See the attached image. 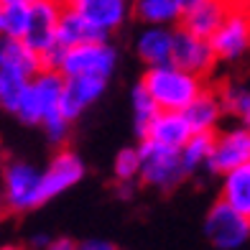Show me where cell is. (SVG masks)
<instances>
[{
  "label": "cell",
  "instance_id": "cell-1",
  "mask_svg": "<svg viewBox=\"0 0 250 250\" xmlns=\"http://www.w3.org/2000/svg\"><path fill=\"white\" fill-rule=\"evenodd\" d=\"M141 82L156 100L158 110H187L202 92L204 79L197 72H189L174 62L146 66V74Z\"/></svg>",
  "mask_w": 250,
  "mask_h": 250
},
{
  "label": "cell",
  "instance_id": "cell-2",
  "mask_svg": "<svg viewBox=\"0 0 250 250\" xmlns=\"http://www.w3.org/2000/svg\"><path fill=\"white\" fill-rule=\"evenodd\" d=\"M64 74L59 69H43L28 79L21 95V102L13 115L26 125H41L49 115L62 110V92H64Z\"/></svg>",
  "mask_w": 250,
  "mask_h": 250
},
{
  "label": "cell",
  "instance_id": "cell-3",
  "mask_svg": "<svg viewBox=\"0 0 250 250\" xmlns=\"http://www.w3.org/2000/svg\"><path fill=\"white\" fill-rule=\"evenodd\" d=\"M3 202L10 212H28L43 202V171L26 161H10L3 168Z\"/></svg>",
  "mask_w": 250,
  "mask_h": 250
},
{
  "label": "cell",
  "instance_id": "cell-4",
  "mask_svg": "<svg viewBox=\"0 0 250 250\" xmlns=\"http://www.w3.org/2000/svg\"><path fill=\"white\" fill-rule=\"evenodd\" d=\"M118 64V51L107 39L84 41L64 49L59 72L64 77H102L110 79Z\"/></svg>",
  "mask_w": 250,
  "mask_h": 250
},
{
  "label": "cell",
  "instance_id": "cell-5",
  "mask_svg": "<svg viewBox=\"0 0 250 250\" xmlns=\"http://www.w3.org/2000/svg\"><path fill=\"white\" fill-rule=\"evenodd\" d=\"M141 181L153 189H174L187 176L181 164V151L168 146L153 143L148 138H141Z\"/></svg>",
  "mask_w": 250,
  "mask_h": 250
},
{
  "label": "cell",
  "instance_id": "cell-6",
  "mask_svg": "<svg viewBox=\"0 0 250 250\" xmlns=\"http://www.w3.org/2000/svg\"><path fill=\"white\" fill-rule=\"evenodd\" d=\"M204 235H207V240L220 250L243 248L250 240V217L237 207H232L230 202L220 199L217 204H212V209L207 212Z\"/></svg>",
  "mask_w": 250,
  "mask_h": 250
},
{
  "label": "cell",
  "instance_id": "cell-7",
  "mask_svg": "<svg viewBox=\"0 0 250 250\" xmlns=\"http://www.w3.org/2000/svg\"><path fill=\"white\" fill-rule=\"evenodd\" d=\"M209 41L220 62H237L250 54V5L232 3Z\"/></svg>",
  "mask_w": 250,
  "mask_h": 250
},
{
  "label": "cell",
  "instance_id": "cell-8",
  "mask_svg": "<svg viewBox=\"0 0 250 250\" xmlns=\"http://www.w3.org/2000/svg\"><path fill=\"white\" fill-rule=\"evenodd\" d=\"M64 3L62 0H33L28 5V31L23 41L33 46L41 56L56 43V26H59Z\"/></svg>",
  "mask_w": 250,
  "mask_h": 250
},
{
  "label": "cell",
  "instance_id": "cell-9",
  "mask_svg": "<svg viewBox=\"0 0 250 250\" xmlns=\"http://www.w3.org/2000/svg\"><path fill=\"white\" fill-rule=\"evenodd\" d=\"M250 161V128L248 125H235L222 133H214L212 156L207 161V168L212 174H225L230 168Z\"/></svg>",
  "mask_w": 250,
  "mask_h": 250
},
{
  "label": "cell",
  "instance_id": "cell-10",
  "mask_svg": "<svg viewBox=\"0 0 250 250\" xmlns=\"http://www.w3.org/2000/svg\"><path fill=\"white\" fill-rule=\"evenodd\" d=\"M171 62L184 66L189 72H197V74H209L217 64V54L212 49V41L209 39H202L197 33H191L187 28H179L174 33V56Z\"/></svg>",
  "mask_w": 250,
  "mask_h": 250
},
{
  "label": "cell",
  "instance_id": "cell-11",
  "mask_svg": "<svg viewBox=\"0 0 250 250\" xmlns=\"http://www.w3.org/2000/svg\"><path fill=\"white\" fill-rule=\"evenodd\" d=\"M66 5L74 8L79 16H84L105 36L123 28L128 16L133 13L130 0H66Z\"/></svg>",
  "mask_w": 250,
  "mask_h": 250
},
{
  "label": "cell",
  "instance_id": "cell-12",
  "mask_svg": "<svg viewBox=\"0 0 250 250\" xmlns=\"http://www.w3.org/2000/svg\"><path fill=\"white\" fill-rule=\"evenodd\" d=\"M84 176V164L74 151H59L43 171V199H54L69 191L74 184H79Z\"/></svg>",
  "mask_w": 250,
  "mask_h": 250
},
{
  "label": "cell",
  "instance_id": "cell-13",
  "mask_svg": "<svg viewBox=\"0 0 250 250\" xmlns=\"http://www.w3.org/2000/svg\"><path fill=\"white\" fill-rule=\"evenodd\" d=\"M191 135H194V128H191L184 110H158L153 120L148 123V128H146L143 138L181 151Z\"/></svg>",
  "mask_w": 250,
  "mask_h": 250
},
{
  "label": "cell",
  "instance_id": "cell-14",
  "mask_svg": "<svg viewBox=\"0 0 250 250\" xmlns=\"http://www.w3.org/2000/svg\"><path fill=\"white\" fill-rule=\"evenodd\" d=\"M43 69L41 54L23 39H0V72L5 77L31 79Z\"/></svg>",
  "mask_w": 250,
  "mask_h": 250
},
{
  "label": "cell",
  "instance_id": "cell-15",
  "mask_svg": "<svg viewBox=\"0 0 250 250\" xmlns=\"http://www.w3.org/2000/svg\"><path fill=\"white\" fill-rule=\"evenodd\" d=\"M107 79L102 77H66L62 92V112L72 123L105 95Z\"/></svg>",
  "mask_w": 250,
  "mask_h": 250
},
{
  "label": "cell",
  "instance_id": "cell-16",
  "mask_svg": "<svg viewBox=\"0 0 250 250\" xmlns=\"http://www.w3.org/2000/svg\"><path fill=\"white\" fill-rule=\"evenodd\" d=\"M174 28L164 23H143V31L135 39V54L146 66L168 64L174 56Z\"/></svg>",
  "mask_w": 250,
  "mask_h": 250
},
{
  "label": "cell",
  "instance_id": "cell-17",
  "mask_svg": "<svg viewBox=\"0 0 250 250\" xmlns=\"http://www.w3.org/2000/svg\"><path fill=\"white\" fill-rule=\"evenodd\" d=\"M230 8L232 0H199V3L184 8V16H181L179 23L181 28L197 33L202 39H212V33L220 28Z\"/></svg>",
  "mask_w": 250,
  "mask_h": 250
},
{
  "label": "cell",
  "instance_id": "cell-18",
  "mask_svg": "<svg viewBox=\"0 0 250 250\" xmlns=\"http://www.w3.org/2000/svg\"><path fill=\"white\" fill-rule=\"evenodd\" d=\"M187 118L191 123L194 133H217V125L225 115V102H222V95L220 92H204L191 102V105L184 110Z\"/></svg>",
  "mask_w": 250,
  "mask_h": 250
},
{
  "label": "cell",
  "instance_id": "cell-19",
  "mask_svg": "<svg viewBox=\"0 0 250 250\" xmlns=\"http://www.w3.org/2000/svg\"><path fill=\"white\" fill-rule=\"evenodd\" d=\"M97 39H107V36L102 31H97L84 16H79L74 8H69L64 3L59 26H56V41H59L64 49H69V46H77V43L97 41Z\"/></svg>",
  "mask_w": 250,
  "mask_h": 250
},
{
  "label": "cell",
  "instance_id": "cell-20",
  "mask_svg": "<svg viewBox=\"0 0 250 250\" xmlns=\"http://www.w3.org/2000/svg\"><path fill=\"white\" fill-rule=\"evenodd\" d=\"M133 16L141 23H179L184 16V0H133Z\"/></svg>",
  "mask_w": 250,
  "mask_h": 250
},
{
  "label": "cell",
  "instance_id": "cell-21",
  "mask_svg": "<svg viewBox=\"0 0 250 250\" xmlns=\"http://www.w3.org/2000/svg\"><path fill=\"white\" fill-rule=\"evenodd\" d=\"M222 199L250 214V161L222 174Z\"/></svg>",
  "mask_w": 250,
  "mask_h": 250
},
{
  "label": "cell",
  "instance_id": "cell-22",
  "mask_svg": "<svg viewBox=\"0 0 250 250\" xmlns=\"http://www.w3.org/2000/svg\"><path fill=\"white\" fill-rule=\"evenodd\" d=\"M214 146V133H194L181 148V164L187 174H194L197 168L207 166Z\"/></svg>",
  "mask_w": 250,
  "mask_h": 250
},
{
  "label": "cell",
  "instance_id": "cell-23",
  "mask_svg": "<svg viewBox=\"0 0 250 250\" xmlns=\"http://www.w3.org/2000/svg\"><path fill=\"white\" fill-rule=\"evenodd\" d=\"M130 107H133V123H135V133L143 138V133L146 128H148V123L153 120V115L158 112V105H156V100L151 97V92L146 89L143 82H138L133 87V92H130Z\"/></svg>",
  "mask_w": 250,
  "mask_h": 250
},
{
  "label": "cell",
  "instance_id": "cell-24",
  "mask_svg": "<svg viewBox=\"0 0 250 250\" xmlns=\"http://www.w3.org/2000/svg\"><path fill=\"white\" fill-rule=\"evenodd\" d=\"M28 31V5H0V39H23Z\"/></svg>",
  "mask_w": 250,
  "mask_h": 250
},
{
  "label": "cell",
  "instance_id": "cell-25",
  "mask_svg": "<svg viewBox=\"0 0 250 250\" xmlns=\"http://www.w3.org/2000/svg\"><path fill=\"white\" fill-rule=\"evenodd\" d=\"M220 95H222L227 115H235L243 125H248V128H250V87L227 84Z\"/></svg>",
  "mask_w": 250,
  "mask_h": 250
},
{
  "label": "cell",
  "instance_id": "cell-26",
  "mask_svg": "<svg viewBox=\"0 0 250 250\" xmlns=\"http://www.w3.org/2000/svg\"><path fill=\"white\" fill-rule=\"evenodd\" d=\"M112 174L120 184H130V181L141 179V148H123L115 156Z\"/></svg>",
  "mask_w": 250,
  "mask_h": 250
},
{
  "label": "cell",
  "instance_id": "cell-27",
  "mask_svg": "<svg viewBox=\"0 0 250 250\" xmlns=\"http://www.w3.org/2000/svg\"><path fill=\"white\" fill-rule=\"evenodd\" d=\"M41 128L43 133H46V138L51 143H64L66 141V135H69V128H72V120L64 115V112H54V115H49L46 120L41 123Z\"/></svg>",
  "mask_w": 250,
  "mask_h": 250
},
{
  "label": "cell",
  "instance_id": "cell-28",
  "mask_svg": "<svg viewBox=\"0 0 250 250\" xmlns=\"http://www.w3.org/2000/svg\"><path fill=\"white\" fill-rule=\"evenodd\" d=\"M82 248H84V250H112L115 245L107 243V240H87Z\"/></svg>",
  "mask_w": 250,
  "mask_h": 250
},
{
  "label": "cell",
  "instance_id": "cell-29",
  "mask_svg": "<svg viewBox=\"0 0 250 250\" xmlns=\"http://www.w3.org/2000/svg\"><path fill=\"white\" fill-rule=\"evenodd\" d=\"M31 245H36V248H49V245H51V237H49V235H33V237H31Z\"/></svg>",
  "mask_w": 250,
  "mask_h": 250
},
{
  "label": "cell",
  "instance_id": "cell-30",
  "mask_svg": "<svg viewBox=\"0 0 250 250\" xmlns=\"http://www.w3.org/2000/svg\"><path fill=\"white\" fill-rule=\"evenodd\" d=\"M49 248L51 250H69V248H74V243L72 240H51Z\"/></svg>",
  "mask_w": 250,
  "mask_h": 250
},
{
  "label": "cell",
  "instance_id": "cell-31",
  "mask_svg": "<svg viewBox=\"0 0 250 250\" xmlns=\"http://www.w3.org/2000/svg\"><path fill=\"white\" fill-rule=\"evenodd\" d=\"M3 5H31L33 0H0Z\"/></svg>",
  "mask_w": 250,
  "mask_h": 250
},
{
  "label": "cell",
  "instance_id": "cell-32",
  "mask_svg": "<svg viewBox=\"0 0 250 250\" xmlns=\"http://www.w3.org/2000/svg\"><path fill=\"white\" fill-rule=\"evenodd\" d=\"M3 87H5V74L0 72V95H3Z\"/></svg>",
  "mask_w": 250,
  "mask_h": 250
},
{
  "label": "cell",
  "instance_id": "cell-33",
  "mask_svg": "<svg viewBox=\"0 0 250 250\" xmlns=\"http://www.w3.org/2000/svg\"><path fill=\"white\" fill-rule=\"evenodd\" d=\"M232 3H237V5H250V0H232Z\"/></svg>",
  "mask_w": 250,
  "mask_h": 250
},
{
  "label": "cell",
  "instance_id": "cell-34",
  "mask_svg": "<svg viewBox=\"0 0 250 250\" xmlns=\"http://www.w3.org/2000/svg\"><path fill=\"white\" fill-rule=\"evenodd\" d=\"M194 3H199V0H184V8H189V5H194Z\"/></svg>",
  "mask_w": 250,
  "mask_h": 250
},
{
  "label": "cell",
  "instance_id": "cell-35",
  "mask_svg": "<svg viewBox=\"0 0 250 250\" xmlns=\"http://www.w3.org/2000/svg\"><path fill=\"white\" fill-rule=\"evenodd\" d=\"M62 3H66V0H62Z\"/></svg>",
  "mask_w": 250,
  "mask_h": 250
},
{
  "label": "cell",
  "instance_id": "cell-36",
  "mask_svg": "<svg viewBox=\"0 0 250 250\" xmlns=\"http://www.w3.org/2000/svg\"><path fill=\"white\" fill-rule=\"evenodd\" d=\"M248 217H250V214H248Z\"/></svg>",
  "mask_w": 250,
  "mask_h": 250
},
{
  "label": "cell",
  "instance_id": "cell-37",
  "mask_svg": "<svg viewBox=\"0 0 250 250\" xmlns=\"http://www.w3.org/2000/svg\"><path fill=\"white\" fill-rule=\"evenodd\" d=\"M0 5H3V3H0Z\"/></svg>",
  "mask_w": 250,
  "mask_h": 250
}]
</instances>
